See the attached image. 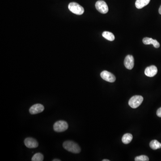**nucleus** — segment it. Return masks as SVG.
<instances>
[{
	"instance_id": "nucleus-1",
	"label": "nucleus",
	"mask_w": 161,
	"mask_h": 161,
	"mask_svg": "<svg viewBox=\"0 0 161 161\" xmlns=\"http://www.w3.org/2000/svg\"><path fill=\"white\" fill-rule=\"evenodd\" d=\"M63 146L64 148L70 152L78 154L81 152V150L79 146L73 141H66L64 142Z\"/></svg>"
},
{
	"instance_id": "nucleus-2",
	"label": "nucleus",
	"mask_w": 161,
	"mask_h": 161,
	"mask_svg": "<svg viewBox=\"0 0 161 161\" xmlns=\"http://www.w3.org/2000/svg\"><path fill=\"white\" fill-rule=\"evenodd\" d=\"M68 8L71 12L78 15H83L84 12L83 7L77 3H70L69 4Z\"/></svg>"
},
{
	"instance_id": "nucleus-3",
	"label": "nucleus",
	"mask_w": 161,
	"mask_h": 161,
	"mask_svg": "<svg viewBox=\"0 0 161 161\" xmlns=\"http://www.w3.org/2000/svg\"><path fill=\"white\" fill-rule=\"evenodd\" d=\"M143 101V98L142 96H133L129 100V104L133 108H137L141 105Z\"/></svg>"
},
{
	"instance_id": "nucleus-4",
	"label": "nucleus",
	"mask_w": 161,
	"mask_h": 161,
	"mask_svg": "<svg viewBox=\"0 0 161 161\" xmlns=\"http://www.w3.org/2000/svg\"><path fill=\"white\" fill-rule=\"evenodd\" d=\"M68 128V125L66 122L64 121H59L56 122L53 125V129L55 131L62 132L66 130Z\"/></svg>"
},
{
	"instance_id": "nucleus-5",
	"label": "nucleus",
	"mask_w": 161,
	"mask_h": 161,
	"mask_svg": "<svg viewBox=\"0 0 161 161\" xmlns=\"http://www.w3.org/2000/svg\"><path fill=\"white\" fill-rule=\"evenodd\" d=\"M95 7L98 11L103 14H105L108 11V7L107 3L104 1L100 0L96 2Z\"/></svg>"
},
{
	"instance_id": "nucleus-6",
	"label": "nucleus",
	"mask_w": 161,
	"mask_h": 161,
	"mask_svg": "<svg viewBox=\"0 0 161 161\" xmlns=\"http://www.w3.org/2000/svg\"><path fill=\"white\" fill-rule=\"evenodd\" d=\"M100 76L103 79L109 83H114L116 81V78L114 75L108 71H103L101 73Z\"/></svg>"
},
{
	"instance_id": "nucleus-7",
	"label": "nucleus",
	"mask_w": 161,
	"mask_h": 161,
	"mask_svg": "<svg viewBox=\"0 0 161 161\" xmlns=\"http://www.w3.org/2000/svg\"><path fill=\"white\" fill-rule=\"evenodd\" d=\"M24 144L28 148H36L38 146V143L35 139L28 138L24 140Z\"/></svg>"
},
{
	"instance_id": "nucleus-8",
	"label": "nucleus",
	"mask_w": 161,
	"mask_h": 161,
	"mask_svg": "<svg viewBox=\"0 0 161 161\" xmlns=\"http://www.w3.org/2000/svg\"><path fill=\"white\" fill-rule=\"evenodd\" d=\"M44 110V108L41 104H36L31 107L29 112L31 114H36L42 112Z\"/></svg>"
},
{
	"instance_id": "nucleus-9",
	"label": "nucleus",
	"mask_w": 161,
	"mask_h": 161,
	"mask_svg": "<svg viewBox=\"0 0 161 161\" xmlns=\"http://www.w3.org/2000/svg\"><path fill=\"white\" fill-rule=\"evenodd\" d=\"M124 64L125 67L128 70H132L133 68L134 65V59L133 57L130 55L127 56L124 61Z\"/></svg>"
},
{
	"instance_id": "nucleus-10",
	"label": "nucleus",
	"mask_w": 161,
	"mask_h": 161,
	"mask_svg": "<svg viewBox=\"0 0 161 161\" xmlns=\"http://www.w3.org/2000/svg\"><path fill=\"white\" fill-rule=\"evenodd\" d=\"M158 73V69L155 66H151L146 68L145 74L146 76L153 77L155 76Z\"/></svg>"
},
{
	"instance_id": "nucleus-11",
	"label": "nucleus",
	"mask_w": 161,
	"mask_h": 161,
	"mask_svg": "<svg viewBox=\"0 0 161 161\" xmlns=\"http://www.w3.org/2000/svg\"><path fill=\"white\" fill-rule=\"evenodd\" d=\"M143 43L146 45L152 44L155 48H159L160 47V44L156 40H154L151 38L146 37L143 39Z\"/></svg>"
},
{
	"instance_id": "nucleus-12",
	"label": "nucleus",
	"mask_w": 161,
	"mask_h": 161,
	"mask_svg": "<svg viewBox=\"0 0 161 161\" xmlns=\"http://www.w3.org/2000/svg\"><path fill=\"white\" fill-rule=\"evenodd\" d=\"M150 0H137L135 6L137 8L140 9L143 8L150 3Z\"/></svg>"
},
{
	"instance_id": "nucleus-13",
	"label": "nucleus",
	"mask_w": 161,
	"mask_h": 161,
	"mask_svg": "<svg viewBox=\"0 0 161 161\" xmlns=\"http://www.w3.org/2000/svg\"><path fill=\"white\" fill-rule=\"evenodd\" d=\"M133 135L130 133H126L123 135L122 138V141L125 144H128L131 142L133 139Z\"/></svg>"
},
{
	"instance_id": "nucleus-14",
	"label": "nucleus",
	"mask_w": 161,
	"mask_h": 161,
	"mask_svg": "<svg viewBox=\"0 0 161 161\" xmlns=\"http://www.w3.org/2000/svg\"><path fill=\"white\" fill-rule=\"evenodd\" d=\"M102 36L105 39L110 41H112L115 39L114 35L110 32H104L102 34Z\"/></svg>"
},
{
	"instance_id": "nucleus-15",
	"label": "nucleus",
	"mask_w": 161,
	"mask_h": 161,
	"mask_svg": "<svg viewBox=\"0 0 161 161\" xmlns=\"http://www.w3.org/2000/svg\"><path fill=\"white\" fill-rule=\"evenodd\" d=\"M150 146L153 150H156L161 148V143L157 140H154L150 142Z\"/></svg>"
},
{
	"instance_id": "nucleus-16",
	"label": "nucleus",
	"mask_w": 161,
	"mask_h": 161,
	"mask_svg": "<svg viewBox=\"0 0 161 161\" xmlns=\"http://www.w3.org/2000/svg\"><path fill=\"white\" fill-rule=\"evenodd\" d=\"M44 156L42 154L40 153H36L34 155L32 158V161H42L44 160Z\"/></svg>"
},
{
	"instance_id": "nucleus-17",
	"label": "nucleus",
	"mask_w": 161,
	"mask_h": 161,
	"mask_svg": "<svg viewBox=\"0 0 161 161\" xmlns=\"http://www.w3.org/2000/svg\"><path fill=\"white\" fill-rule=\"evenodd\" d=\"M149 160L148 157L146 155H140L136 157L135 158V161H148Z\"/></svg>"
},
{
	"instance_id": "nucleus-18",
	"label": "nucleus",
	"mask_w": 161,
	"mask_h": 161,
	"mask_svg": "<svg viewBox=\"0 0 161 161\" xmlns=\"http://www.w3.org/2000/svg\"><path fill=\"white\" fill-rule=\"evenodd\" d=\"M157 115L159 117H161V108H159L157 111Z\"/></svg>"
},
{
	"instance_id": "nucleus-19",
	"label": "nucleus",
	"mask_w": 161,
	"mask_h": 161,
	"mask_svg": "<svg viewBox=\"0 0 161 161\" xmlns=\"http://www.w3.org/2000/svg\"><path fill=\"white\" fill-rule=\"evenodd\" d=\"M159 13L161 15V6L160 7L159 9Z\"/></svg>"
},
{
	"instance_id": "nucleus-20",
	"label": "nucleus",
	"mask_w": 161,
	"mask_h": 161,
	"mask_svg": "<svg viewBox=\"0 0 161 161\" xmlns=\"http://www.w3.org/2000/svg\"><path fill=\"white\" fill-rule=\"evenodd\" d=\"M53 161H61V160L58 159H55L53 160Z\"/></svg>"
},
{
	"instance_id": "nucleus-21",
	"label": "nucleus",
	"mask_w": 161,
	"mask_h": 161,
	"mask_svg": "<svg viewBox=\"0 0 161 161\" xmlns=\"http://www.w3.org/2000/svg\"><path fill=\"white\" fill-rule=\"evenodd\" d=\"M103 161H110V160L108 159H104Z\"/></svg>"
}]
</instances>
